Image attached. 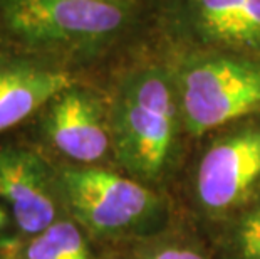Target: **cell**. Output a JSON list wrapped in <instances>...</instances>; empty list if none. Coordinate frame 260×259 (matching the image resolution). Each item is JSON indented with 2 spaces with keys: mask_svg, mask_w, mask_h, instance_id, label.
Listing matches in <instances>:
<instances>
[{
  "mask_svg": "<svg viewBox=\"0 0 260 259\" xmlns=\"http://www.w3.org/2000/svg\"><path fill=\"white\" fill-rule=\"evenodd\" d=\"M0 195L25 234L37 236L56 222L46 163L29 148L0 147Z\"/></svg>",
  "mask_w": 260,
  "mask_h": 259,
  "instance_id": "9c48e42d",
  "label": "cell"
},
{
  "mask_svg": "<svg viewBox=\"0 0 260 259\" xmlns=\"http://www.w3.org/2000/svg\"><path fill=\"white\" fill-rule=\"evenodd\" d=\"M151 9L158 51L260 57V0H151Z\"/></svg>",
  "mask_w": 260,
  "mask_h": 259,
  "instance_id": "277c9868",
  "label": "cell"
},
{
  "mask_svg": "<svg viewBox=\"0 0 260 259\" xmlns=\"http://www.w3.org/2000/svg\"><path fill=\"white\" fill-rule=\"evenodd\" d=\"M27 259H89L79 229L68 220H56L34 236L25 252Z\"/></svg>",
  "mask_w": 260,
  "mask_h": 259,
  "instance_id": "30bf717a",
  "label": "cell"
},
{
  "mask_svg": "<svg viewBox=\"0 0 260 259\" xmlns=\"http://www.w3.org/2000/svg\"><path fill=\"white\" fill-rule=\"evenodd\" d=\"M12 51H17V49L12 46V42H10V39L7 37V32H5L2 24H0V57L7 56V54Z\"/></svg>",
  "mask_w": 260,
  "mask_h": 259,
  "instance_id": "4fadbf2b",
  "label": "cell"
},
{
  "mask_svg": "<svg viewBox=\"0 0 260 259\" xmlns=\"http://www.w3.org/2000/svg\"><path fill=\"white\" fill-rule=\"evenodd\" d=\"M62 189L74 216L99 234L135 227L158 209L145 185L103 168L64 170Z\"/></svg>",
  "mask_w": 260,
  "mask_h": 259,
  "instance_id": "8992f818",
  "label": "cell"
},
{
  "mask_svg": "<svg viewBox=\"0 0 260 259\" xmlns=\"http://www.w3.org/2000/svg\"><path fill=\"white\" fill-rule=\"evenodd\" d=\"M49 143L77 163H96L113 150L109 98L76 81L42 108Z\"/></svg>",
  "mask_w": 260,
  "mask_h": 259,
  "instance_id": "52a82bcc",
  "label": "cell"
},
{
  "mask_svg": "<svg viewBox=\"0 0 260 259\" xmlns=\"http://www.w3.org/2000/svg\"><path fill=\"white\" fill-rule=\"evenodd\" d=\"M76 71L56 61L12 51L0 57V133L29 120L74 84Z\"/></svg>",
  "mask_w": 260,
  "mask_h": 259,
  "instance_id": "ba28073f",
  "label": "cell"
},
{
  "mask_svg": "<svg viewBox=\"0 0 260 259\" xmlns=\"http://www.w3.org/2000/svg\"><path fill=\"white\" fill-rule=\"evenodd\" d=\"M161 54L173 74L185 135L200 138L260 117V57L220 51Z\"/></svg>",
  "mask_w": 260,
  "mask_h": 259,
  "instance_id": "3957f363",
  "label": "cell"
},
{
  "mask_svg": "<svg viewBox=\"0 0 260 259\" xmlns=\"http://www.w3.org/2000/svg\"><path fill=\"white\" fill-rule=\"evenodd\" d=\"M260 190V117L220 130L198 162L197 195L207 211L225 212Z\"/></svg>",
  "mask_w": 260,
  "mask_h": 259,
  "instance_id": "5b68a950",
  "label": "cell"
},
{
  "mask_svg": "<svg viewBox=\"0 0 260 259\" xmlns=\"http://www.w3.org/2000/svg\"><path fill=\"white\" fill-rule=\"evenodd\" d=\"M148 259H207L195 251L183 249V247H165V249L156 251Z\"/></svg>",
  "mask_w": 260,
  "mask_h": 259,
  "instance_id": "7c38bea8",
  "label": "cell"
},
{
  "mask_svg": "<svg viewBox=\"0 0 260 259\" xmlns=\"http://www.w3.org/2000/svg\"><path fill=\"white\" fill-rule=\"evenodd\" d=\"M234 249L239 259H260V199L237 220Z\"/></svg>",
  "mask_w": 260,
  "mask_h": 259,
  "instance_id": "8fae6325",
  "label": "cell"
},
{
  "mask_svg": "<svg viewBox=\"0 0 260 259\" xmlns=\"http://www.w3.org/2000/svg\"><path fill=\"white\" fill-rule=\"evenodd\" d=\"M113 152L133 175L156 179L185 133L170 64L158 49L133 59L109 95Z\"/></svg>",
  "mask_w": 260,
  "mask_h": 259,
  "instance_id": "7a4b0ae2",
  "label": "cell"
},
{
  "mask_svg": "<svg viewBox=\"0 0 260 259\" xmlns=\"http://www.w3.org/2000/svg\"><path fill=\"white\" fill-rule=\"evenodd\" d=\"M0 24L17 51L71 69L156 49L151 0H0Z\"/></svg>",
  "mask_w": 260,
  "mask_h": 259,
  "instance_id": "6da1fadb",
  "label": "cell"
}]
</instances>
